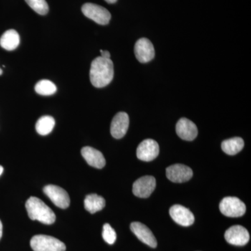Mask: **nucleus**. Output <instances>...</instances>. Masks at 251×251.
<instances>
[{
	"label": "nucleus",
	"mask_w": 251,
	"mask_h": 251,
	"mask_svg": "<svg viewBox=\"0 0 251 251\" xmlns=\"http://www.w3.org/2000/svg\"><path fill=\"white\" fill-rule=\"evenodd\" d=\"M91 83L97 88L108 85L114 77V64L110 59L98 57L91 64Z\"/></svg>",
	"instance_id": "nucleus-1"
},
{
	"label": "nucleus",
	"mask_w": 251,
	"mask_h": 251,
	"mask_svg": "<svg viewBox=\"0 0 251 251\" xmlns=\"http://www.w3.org/2000/svg\"><path fill=\"white\" fill-rule=\"evenodd\" d=\"M25 206L29 219L33 221H39L46 225L54 224L55 221L56 216L52 209L38 198H29Z\"/></svg>",
	"instance_id": "nucleus-2"
},
{
	"label": "nucleus",
	"mask_w": 251,
	"mask_h": 251,
	"mask_svg": "<svg viewBox=\"0 0 251 251\" xmlns=\"http://www.w3.org/2000/svg\"><path fill=\"white\" fill-rule=\"evenodd\" d=\"M30 246L34 251H66L64 243L56 238L44 234H39L31 238Z\"/></svg>",
	"instance_id": "nucleus-3"
},
{
	"label": "nucleus",
	"mask_w": 251,
	"mask_h": 251,
	"mask_svg": "<svg viewBox=\"0 0 251 251\" xmlns=\"http://www.w3.org/2000/svg\"><path fill=\"white\" fill-rule=\"evenodd\" d=\"M219 209L224 215L230 218L241 217L247 210L245 204L236 197L224 198L220 202Z\"/></svg>",
	"instance_id": "nucleus-4"
},
{
	"label": "nucleus",
	"mask_w": 251,
	"mask_h": 251,
	"mask_svg": "<svg viewBox=\"0 0 251 251\" xmlns=\"http://www.w3.org/2000/svg\"><path fill=\"white\" fill-rule=\"evenodd\" d=\"M82 12L86 17L101 25L108 24L111 19V14L103 6L92 3H86L82 6Z\"/></svg>",
	"instance_id": "nucleus-5"
},
{
	"label": "nucleus",
	"mask_w": 251,
	"mask_h": 251,
	"mask_svg": "<svg viewBox=\"0 0 251 251\" xmlns=\"http://www.w3.org/2000/svg\"><path fill=\"white\" fill-rule=\"evenodd\" d=\"M44 192L54 205L61 209H67L70 205V198L67 191L55 185H47L44 188Z\"/></svg>",
	"instance_id": "nucleus-6"
},
{
	"label": "nucleus",
	"mask_w": 251,
	"mask_h": 251,
	"mask_svg": "<svg viewBox=\"0 0 251 251\" xmlns=\"http://www.w3.org/2000/svg\"><path fill=\"white\" fill-rule=\"evenodd\" d=\"M226 242L234 246L243 247L250 240L249 231L242 226H234L229 227L225 233Z\"/></svg>",
	"instance_id": "nucleus-7"
},
{
	"label": "nucleus",
	"mask_w": 251,
	"mask_h": 251,
	"mask_svg": "<svg viewBox=\"0 0 251 251\" xmlns=\"http://www.w3.org/2000/svg\"><path fill=\"white\" fill-rule=\"evenodd\" d=\"M159 154V145L152 139L143 140L137 148L136 155L138 159L143 161H153Z\"/></svg>",
	"instance_id": "nucleus-8"
},
{
	"label": "nucleus",
	"mask_w": 251,
	"mask_h": 251,
	"mask_svg": "<svg viewBox=\"0 0 251 251\" xmlns=\"http://www.w3.org/2000/svg\"><path fill=\"white\" fill-rule=\"evenodd\" d=\"M156 179L152 176H145L136 180L133 185V193L136 197L147 198L156 188Z\"/></svg>",
	"instance_id": "nucleus-9"
},
{
	"label": "nucleus",
	"mask_w": 251,
	"mask_h": 251,
	"mask_svg": "<svg viewBox=\"0 0 251 251\" xmlns=\"http://www.w3.org/2000/svg\"><path fill=\"white\" fill-rule=\"evenodd\" d=\"M134 52L135 57L140 63H148L154 58V47L146 38H141L135 43Z\"/></svg>",
	"instance_id": "nucleus-10"
},
{
	"label": "nucleus",
	"mask_w": 251,
	"mask_h": 251,
	"mask_svg": "<svg viewBox=\"0 0 251 251\" xmlns=\"http://www.w3.org/2000/svg\"><path fill=\"white\" fill-rule=\"evenodd\" d=\"M193 171L189 167L182 164H175L166 169V176L175 183H184L192 178Z\"/></svg>",
	"instance_id": "nucleus-11"
},
{
	"label": "nucleus",
	"mask_w": 251,
	"mask_h": 251,
	"mask_svg": "<svg viewBox=\"0 0 251 251\" xmlns=\"http://www.w3.org/2000/svg\"><path fill=\"white\" fill-rule=\"evenodd\" d=\"M129 126V117L126 112H118L112 120L110 133L116 139H121L126 133Z\"/></svg>",
	"instance_id": "nucleus-12"
},
{
	"label": "nucleus",
	"mask_w": 251,
	"mask_h": 251,
	"mask_svg": "<svg viewBox=\"0 0 251 251\" xmlns=\"http://www.w3.org/2000/svg\"><path fill=\"white\" fill-rule=\"evenodd\" d=\"M170 215L176 224L184 227L191 226L195 221L194 215L184 206L175 204L170 209Z\"/></svg>",
	"instance_id": "nucleus-13"
},
{
	"label": "nucleus",
	"mask_w": 251,
	"mask_h": 251,
	"mask_svg": "<svg viewBox=\"0 0 251 251\" xmlns=\"http://www.w3.org/2000/svg\"><path fill=\"white\" fill-rule=\"evenodd\" d=\"M130 229L138 239L144 244L151 248L157 247L156 237L145 225L140 222H133L130 224Z\"/></svg>",
	"instance_id": "nucleus-14"
},
{
	"label": "nucleus",
	"mask_w": 251,
	"mask_h": 251,
	"mask_svg": "<svg viewBox=\"0 0 251 251\" xmlns=\"http://www.w3.org/2000/svg\"><path fill=\"white\" fill-rule=\"evenodd\" d=\"M176 134L180 138L192 141L197 137L198 130L196 125L186 118L180 119L176 125Z\"/></svg>",
	"instance_id": "nucleus-15"
},
{
	"label": "nucleus",
	"mask_w": 251,
	"mask_h": 251,
	"mask_svg": "<svg viewBox=\"0 0 251 251\" xmlns=\"http://www.w3.org/2000/svg\"><path fill=\"white\" fill-rule=\"evenodd\" d=\"M81 154L90 166L101 169L105 166V159L103 153L91 147H85L81 150Z\"/></svg>",
	"instance_id": "nucleus-16"
},
{
	"label": "nucleus",
	"mask_w": 251,
	"mask_h": 251,
	"mask_svg": "<svg viewBox=\"0 0 251 251\" xmlns=\"http://www.w3.org/2000/svg\"><path fill=\"white\" fill-rule=\"evenodd\" d=\"M20 44V36L14 29L5 31L0 38V46L6 50H14Z\"/></svg>",
	"instance_id": "nucleus-17"
},
{
	"label": "nucleus",
	"mask_w": 251,
	"mask_h": 251,
	"mask_svg": "<svg viewBox=\"0 0 251 251\" xmlns=\"http://www.w3.org/2000/svg\"><path fill=\"white\" fill-rule=\"evenodd\" d=\"M86 210L91 214H95L97 211L102 210L105 206L103 198L97 194H90L86 196L84 201Z\"/></svg>",
	"instance_id": "nucleus-18"
},
{
	"label": "nucleus",
	"mask_w": 251,
	"mask_h": 251,
	"mask_svg": "<svg viewBox=\"0 0 251 251\" xmlns=\"http://www.w3.org/2000/svg\"><path fill=\"white\" fill-rule=\"evenodd\" d=\"M244 147V140L239 137L224 140L221 144V148H222L223 151L230 156H234V155L240 152Z\"/></svg>",
	"instance_id": "nucleus-19"
},
{
	"label": "nucleus",
	"mask_w": 251,
	"mask_h": 251,
	"mask_svg": "<svg viewBox=\"0 0 251 251\" xmlns=\"http://www.w3.org/2000/svg\"><path fill=\"white\" fill-rule=\"evenodd\" d=\"M55 121L51 116H43L36 124V130L39 135H47L53 130Z\"/></svg>",
	"instance_id": "nucleus-20"
},
{
	"label": "nucleus",
	"mask_w": 251,
	"mask_h": 251,
	"mask_svg": "<svg viewBox=\"0 0 251 251\" xmlns=\"http://www.w3.org/2000/svg\"><path fill=\"white\" fill-rule=\"evenodd\" d=\"M35 91L40 95L50 96L57 92V87L50 80H41L36 83Z\"/></svg>",
	"instance_id": "nucleus-21"
},
{
	"label": "nucleus",
	"mask_w": 251,
	"mask_h": 251,
	"mask_svg": "<svg viewBox=\"0 0 251 251\" xmlns=\"http://www.w3.org/2000/svg\"><path fill=\"white\" fill-rule=\"evenodd\" d=\"M25 1L38 14L44 16L49 12V5L46 0H25Z\"/></svg>",
	"instance_id": "nucleus-22"
},
{
	"label": "nucleus",
	"mask_w": 251,
	"mask_h": 251,
	"mask_svg": "<svg viewBox=\"0 0 251 251\" xmlns=\"http://www.w3.org/2000/svg\"><path fill=\"white\" fill-rule=\"evenodd\" d=\"M102 236L105 242L108 243V244H115V241L117 239V234L114 229L112 228L110 225L105 224L103 227V233Z\"/></svg>",
	"instance_id": "nucleus-23"
},
{
	"label": "nucleus",
	"mask_w": 251,
	"mask_h": 251,
	"mask_svg": "<svg viewBox=\"0 0 251 251\" xmlns=\"http://www.w3.org/2000/svg\"><path fill=\"white\" fill-rule=\"evenodd\" d=\"M100 57H103V58L105 59H110V52L108 50H100Z\"/></svg>",
	"instance_id": "nucleus-24"
},
{
	"label": "nucleus",
	"mask_w": 251,
	"mask_h": 251,
	"mask_svg": "<svg viewBox=\"0 0 251 251\" xmlns=\"http://www.w3.org/2000/svg\"><path fill=\"white\" fill-rule=\"evenodd\" d=\"M2 224H1V221H0V239H1V237H2Z\"/></svg>",
	"instance_id": "nucleus-25"
},
{
	"label": "nucleus",
	"mask_w": 251,
	"mask_h": 251,
	"mask_svg": "<svg viewBox=\"0 0 251 251\" xmlns=\"http://www.w3.org/2000/svg\"><path fill=\"white\" fill-rule=\"evenodd\" d=\"M105 1L109 3V4H114V3L116 2L117 0H105Z\"/></svg>",
	"instance_id": "nucleus-26"
},
{
	"label": "nucleus",
	"mask_w": 251,
	"mask_h": 251,
	"mask_svg": "<svg viewBox=\"0 0 251 251\" xmlns=\"http://www.w3.org/2000/svg\"><path fill=\"white\" fill-rule=\"evenodd\" d=\"M3 171H4V168H3L2 166H0V176L2 174Z\"/></svg>",
	"instance_id": "nucleus-27"
},
{
	"label": "nucleus",
	"mask_w": 251,
	"mask_h": 251,
	"mask_svg": "<svg viewBox=\"0 0 251 251\" xmlns=\"http://www.w3.org/2000/svg\"><path fill=\"white\" fill-rule=\"evenodd\" d=\"M1 74H2V70H1V69H0V75H1Z\"/></svg>",
	"instance_id": "nucleus-28"
}]
</instances>
